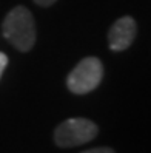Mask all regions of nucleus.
Listing matches in <instances>:
<instances>
[{"instance_id": "nucleus-4", "label": "nucleus", "mask_w": 151, "mask_h": 153, "mask_svg": "<svg viewBox=\"0 0 151 153\" xmlns=\"http://www.w3.org/2000/svg\"><path fill=\"white\" fill-rule=\"evenodd\" d=\"M137 34L136 20L131 16H123L119 20L114 22L108 33V45L113 51H123L127 50Z\"/></svg>"}, {"instance_id": "nucleus-7", "label": "nucleus", "mask_w": 151, "mask_h": 153, "mask_svg": "<svg viewBox=\"0 0 151 153\" xmlns=\"http://www.w3.org/2000/svg\"><path fill=\"white\" fill-rule=\"evenodd\" d=\"M34 2L40 6H51V5H54L57 0H34Z\"/></svg>"}, {"instance_id": "nucleus-6", "label": "nucleus", "mask_w": 151, "mask_h": 153, "mask_svg": "<svg viewBox=\"0 0 151 153\" xmlns=\"http://www.w3.org/2000/svg\"><path fill=\"white\" fill-rule=\"evenodd\" d=\"M6 65H8V56L5 53H0V79H2V74H3Z\"/></svg>"}, {"instance_id": "nucleus-5", "label": "nucleus", "mask_w": 151, "mask_h": 153, "mask_svg": "<svg viewBox=\"0 0 151 153\" xmlns=\"http://www.w3.org/2000/svg\"><path fill=\"white\" fill-rule=\"evenodd\" d=\"M82 153H116L113 149L110 147H96V149H90V150H85Z\"/></svg>"}, {"instance_id": "nucleus-1", "label": "nucleus", "mask_w": 151, "mask_h": 153, "mask_svg": "<svg viewBox=\"0 0 151 153\" xmlns=\"http://www.w3.org/2000/svg\"><path fill=\"white\" fill-rule=\"evenodd\" d=\"M2 31L5 39L22 53L29 51L35 42V22L31 11L25 6H15L6 14Z\"/></svg>"}, {"instance_id": "nucleus-3", "label": "nucleus", "mask_w": 151, "mask_h": 153, "mask_svg": "<svg viewBox=\"0 0 151 153\" xmlns=\"http://www.w3.org/2000/svg\"><path fill=\"white\" fill-rule=\"evenodd\" d=\"M103 65L97 57H85L66 77V87L76 94H86L102 82Z\"/></svg>"}, {"instance_id": "nucleus-2", "label": "nucleus", "mask_w": 151, "mask_h": 153, "mask_svg": "<svg viewBox=\"0 0 151 153\" xmlns=\"http://www.w3.org/2000/svg\"><path fill=\"white\" fill-rule=\"evenodd\" d=\"M99 127L86 118H71L57 125L54 130V142L62 149L77 147L93 141Z\"/></svg>"}]
</instances>
